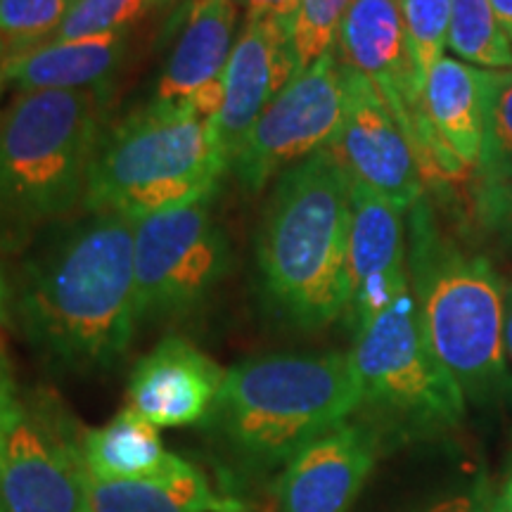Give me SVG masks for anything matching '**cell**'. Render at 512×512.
Wrapping results in <instances>:
<instances>
[{
	"instance_id": "27",
	"label": "cell",
	"mask_w": 512,
	"mask_h": 512,
	"mask_svg": "<svg viewBox=\"0 0 512 512\" xmlns=\"http://www.w3.org/2000/svg\"><path fill=\"white\" fill-rule=\"evenodd\" d=\"M479 226L512 252V178L505 181H479L475 195Z\"/></svg>"
},
{
	"instance_id": "17",
	"label": "cell",
	"mask_w": 512,
	"mask_h": 512,
	"mask_svg": "<svg viewBox=\"0 0 512 512\" xmlns=\"http://www.w3.org/2000/svg\"><path fill=\"white\" fill-rule=\"evenodd\" d=\"M128 34L79 41H50L0 64V81L17 93L98 91L107 93L124 67Z\"/></svg>"
},
{
	"instance_id": "13",
	"label": "cell",
	"mask_w": 512,
	"mask_h": 512,
	"mask_svg": "<svg viewBox=\"0 0 512 512\" xmlns=\"http://www.w3.org/2000/svg\"><path fill=\"white\" fill-rule=\"evenodd\" d=\"M292 27L271 17L245 19L223 74L221 110L214 119L228 164L271 100L297 74Z\"/></svg>"
},
{
	"instance_id": "15",
	"label": "cell",
	"mask_w": 512,
	"mask_h": 512,
	"mask_svg": "<svg viewBox=\"0 0 512 512\" xmlns=\"http://www.w3.org/2000/svg\"><path fill=\"white\" fill-rule=\"evenodd\" d=\"M226 370L183 337H164L128 375V408L155 427L207 420Z\"/></svg>"
},
{
	"instance_id": "3",
	"label": "cell",
	"mask_w": 512,
	"mask_h": 512,
	"mask_svg": "<svg viewBox=\"0 0 512 512\" xmlns=\"http://www.w3.org/2000/svg\"><path fill=\"white\" fill-rule=\"evenodd\" d=\"M361 408L351 354H268L235 363L204 420L245 477H268Z\"/></svg>"
},
{
	"instance_id": "24",
	"label": "cell",
	"mask_w": 512,
	"mask_h": 512,
	"mask_svg": "<svg viewBox=\"0 0 512 512\" xmlns=\"http://www.w3.org/2000/svg\"><path fill=\"white\" fill-rule=\"evenodd\" d=\"M477 171L479 181L512 178V69L491 72Z\"/></svg>"
},
{
	"instance_id": "25",
	"label": "cell",
	"mask_w": 512,
	"mask_h": 512,
	"mask_svg": "<svg viewBox=\"0 0 512 512\" xmlns=\"http://www.w3.org/2000/svg\"><path fill=\"white\" fill-rule=\"evenodd\" d=\"M174 0H79L53 41H79L95 36L128 34L152 12Z\"/></svg>"
},
{
	"instance_id": "33",
	"label": "cell",
	"mask_w": 512,
	"mask_h": 512,
	"mask_svg": "<svg viewBox=\"0 0 512 512\" xmlns=\"http://www.w3.org/2000/svg\"><path fill=\"white\" fill-rule=\"evenodd\" d=\"M10 318V283L5 278L3 266H0V325L8 323Z\"/></svg>"
},
{
	"instance_id": "1",
	"label": "cell",
	"mask_w": 512,
	"mask_h": 512,
	"mask_svg": "<svg viewBox=\"0 0 512 512\" xmlns=\"http://www.w3.org/2000/svg\"><path fill=\"white\" fill-rule=\"evenodd\" d=\"M136 219L79 211L38 238L10 283V316L50 368L110 373L138 328Z\"/></svg>"
},
{
	"instance_id": "5",
	"label": "cell",
	"mask_w": 512,
	"mask_h": 512,
	"mask_svg": "<svg viewBox=\"0 0 512 512\" xmlns=\"http://www.w3.org/2000/svg\"><path fill=\"white\" fill-rule=\"evenodd\" d=\"M406 266L427 344L467 399L491 403L512 396L503 278L486 256L448 238L422 197L408 209Z\"/></svg>"
},
{
	"instance_id": "20",
	"label": "cell",
	"mask_w": 512,
	"mask_h": 512,
	"mask_svg": "<svg viewBox=\"0 0 512 512\" xmlns=\"http://www.w3.org/2000/svg\"><path fill=\"white\" fill-rule=\"evenodd\" d=\"M93 512H247L238 498L219 496L204 472L155 482H105L91 475Z\"/></svg>"
},
{
	"instance_id": "36",
	"label": "cell",
	"mask_w": 512,
	"mask_h": 512,
	"mask_svg": "<svg viewBox=\"0 0 512 512\" xmlns=\"http://www.w3.org/2000/svg\"><path fill=\"white\" fill-rule=\"evenodd\" d=\"M0 88H3V81H0Z\"/></svg>"
},
{
	"instance_id": "23",
	"label": "cell",
	"mask_w": 512,
	"mask_h": 512,
	"mask_svg": "<svg viewBox=\"0 0 512 512\" xmlns=\"http://www.w3.org/2000/svg\"><path fill=\"white\" fill-rule=\"evenodd\" d=\"M399 8L415 81L420 91H425L434 64L444 60L451 27V0H399Z\"/></svg>"
},
{
	"instance_id": "16",
	"label": "cell",
	"mask_w": 512,
	"mask_h": 512,
	"mask_svg": "<svg viewBox=\"0 0 512 512\" xmlns=\"http://www.w3.org/2000/svg\"><path fill=\"white\" fill-rule=\"evenodd\" d=\"M401 214L375 190L351 181L347 316L354 330L377 316L408 285Z\"/></svg>"
},
{
	"instance_id": "32",
	"label": "cell",
	"mask_w": 512,
	"mask_h": 512,
	"mask_svg": "<svg viewBox=\"0 0 512 512\" xmlns=\"http://www.w3.org/2000/svg\"><path fill=\"white\" fill-rule=\"evenodd\" d=\"M491 8H494L498 22L505 29V34L512 41V0H489Z\"/></svg>"
},
{
	"instance_id": "12",
	"label": "cell",
	"mask_w": 512,
	"mask_h": 512,
	"mask_svg": "<svg viewBox=\"0 0 512 512\" xmlns=\"http://www.w3.org/2000/svg\"><path fill=\"white\" fill-rule=\"evenodd\" d=\"M240 5L235 0H192L176 43L166 55L152 100L188 107L214 121L221 110L223 74L238 41Z\"/></svg>"
},
{
	"instance_id": "22",
	"label": "cell",
	"mask_w": 512,
	"mask_h": 512,
	"mask_svg": "<svg viewBox=\"0 0 512 512\" xmlns=\"http://www.w3.org/2000/svg\"><path fill=\"white\" fill-rule=\"evenodd\" d=\"M79 0H0L3 62L50 43Z\"/></svg>"
},
{
	"instance_id": "10",
	"label": "cell",
	"mask_w": 512,
	"mask_h": 512,
	"mask_svg": "<svg viewBox=\"0 0 512 512\" xmlns=\"http://www.w3.org/2000/svg\"><path fill=\"white\" fill-rule=\"evenodd\" d=\"M81 439L53 401H19L0 458V512H93Z\"/></svg>"
},
{
	"instance_id": "7",
	"label": "cell",
	"mask_w": 512,
	"mask_h": 512,
	"mask_svg": "<svg viewBox=\"0 0 512 512\" xmlns=\"http://www.w3.org/2000/svg\"><path fill=\"white\" fill-rule=\"evenodd\" d=\"M351 361L366 425L396 439H425L456 430L465 394L422 332L411 283L354 330Z\"/></svg>"
},
{
	"instance_id": "19",
	"label": "cell",
	"mask_w": 512,
	"mask_h": 512,
	"mask_svg": "<svg viewBox=\"0 0 512 512\" xmlns=\"http://www.w3.org/2000/svg\"><path fill=\"white\" fill-rule=\"evenodd\" d=\"M81 446L91 475L105 482H155L195 467L166 451L157 427L131 408L119 411L107 425L83 432Z\"/></svg>"
},
{
	"instance_id": "14",
	"label": "cell",
	"mask_w": 512,
	"mask_h": 512,
	"mask_svg": "<svg viewBox=\"0 0 512 512\" xmlns=\"http://www.w3.org/2000/svg\"><path fill=\"white\" fill-rule=\"evenodd\" d=\"M380 437L347 420L294 456L278 479L280 512H349L373 472Z\"/></svg>"
},
{
	"instance_id": "18",
	"label": "cell",
	"mask_w": 512,
	"mask_h": 512,
	"mask_svg": "<svg viewBox=\"0 0 512 512\" xmlns=\"http://www.w3.org/2000/svg\"><path fill=\"white\" fill-rule=\"evenodd\" d=\"M489 81V69L444 57L434 64L422 91V107L434 136L465 169H477L482 155Z\"/></svg>"
},
{
	"instance_id": "34",
	"label": "cell",
	"mask_w": 512,
	"mask_h": 512,
	"mask_svg": "<svg viewBox=\"0 0 512 512\" xmlns=\"http://www.w3.org/2000/svg\"><path fill=\"white\" fill-rule=\"evenodd\" d=\"M494 512H512V475L494 503Z\"/></svg>"
},
{
	"instance_id": "29",
	"label": "cell",
	"mask_w": 512,
	"mask_h": 512,
	"mask_svg": "<svg viewBox=\"0 0 512 512\" xmlns=\"http://www.w3.org/2000/svg\"><path fill=\"white\" fill-rule=\"evenodd\" d=\"M235 3L247 10V17H271L294 24L302 0H235Z\"/></svg>"
},
{
	"instance_id": "6",
	"label": "cell",
	"mask_w": 512,
	"mask_h": 512,
	"mask_svg": "<svg viewBox=\"0 0 512 512\" xmlns=\"http://www.w3.org/2000/svg\"><path fill=\"white\" fill-rule=\"evenodd\" d=\"M226 169L214 121L150 100L102 131L83 211L143 219L219 190Z\"/></svg>"
},
{
	"instance_id": "2",
	"label": "cell",
	"mask_w": 512,
	"mask_h": 512,
	"mask_svg": "<svg viewBox=\"0 0 512 512\" xmlns=\"http://www.w3.org/2000/svg\"><path fill=\"white\" fill-rule=\"evenodd\" d=\"M351 178L330 147L273 181L256 233L268 309L302 330L335 323L349 306Z\"/></svg>"
},
{
	"instance_id": "21",
	"label": "cell",
	"mask_w": 512,
	"mask_h": 512,
	"mask_svg": "<svg viewBox=\"0 0 512 512\" xmlns=\"http://www.w3.org/2000/svg\"><path fill=\"white\" fill-rule=\"evenodd\" d=\"M448 48L472 67L489 72L512 69V41L489 0H451Z\"/></svg>"
},
{
	"instance_id": "30",
	"label": "cell",
	"mask_w": 512,
	"mask_h": 512,
	"mask_svg": "<svg viewBox=\"0 0 512 512\" xmlns=\"http://www.w3.org/2000/svg\"><path fill=\"white\" fill-rule=\"evenodd\" d=\"M427 512H494V508H489L486 496L482 494V491H477V494L446 498V501L437 503Z\"/></svg>"
},
{
	"instance_id": "4",
	"label": "cell",
	"mask_w": 512,
	"mask_h": 512,
	"mask_svg": "<svg viewBox=\"0 0 512 512\" xmlns=\"http://www.w3.org/2000/svg\"><path fill=\"white\" fill-rule=\"evenodd\" d=\"M105 105L98 91H34L0 114V254L83 211Z\"/></svg>"
},
{
	"instance_id": "11",
	"label": "cell",
	"mask_w": 512,
	"mask_h": 512,
	"mask_svg": "<svg viewBox=\"0 0 512 512\" xmlns=\"http://www.w3.org/2000/svg\"><path fill=\"white\" fill-rule=\"evenodd\" d=\"M342 81L344 114L330 152L351 181L408 211L422 197L420 164L411 140L368 76L342 64Z\"/></svg>"
},
{
	"instance_id": "28",
	"label": "cell",
	"mask_w": 512,
	"mask_h": 512,
	"mask_svg": "<svg viewBox=\"0 0 512 512\" xmlns=\"http://www.w3.org/2000/svg\"><path fill=\"white\" fill-rule=\"evenodd\" d=\"M19 401L22 396L17 394L15 380H12V368L5 354L3 344H0V458H3L5 446H8L10 432L15 427L17 413H19Z\"/></svg>"
},
{
	"instance_id": "9",
	"label": "cell",
	"mask_w": 512,
	"mask_h": 512,
	"mask_svg": "<svg viewBox=\"0 0 512 512\" xmlns=\"http://www.w3.org/2000/svg\"><path fill=\"white\" fill-rule=\"evenodd\" d=\"M344 114L342 64L335 46L297 72L271 100L259 121L230 157L242 188L264 190L290 166L330 147Z\"/></svg>"
},
{
	"instance_id": "35",
	"label": "cell",
	"mask_w": 512,
	"mask_h": 512,
	"mask_svg": "<svg viewBox=\"0 0 512 512\" xmlns=\"http://www.w3.org/2000/svg\"><path fill=\"white\" fill-rule=\"evenodd\" d=\"M0 64H3V46H0Z\"/></svg>"
},
{
	"instance_id": "31",
	"label": "cell",
	"mask_w": 512,
	"mask_h": 512,
	"mask_svg": "<svg viewBox=\"0 0 512 512\" xmlns=\"http://www.w3.org/2000/svg\"><path fill=\"white\" fill-rule=\"evenodd\" d=\"M503 344L505 358L512 366V283H505V318H503Z\"/></svg>"
},
{
	"instance_id": "8",
	"label": "cell",
	"mask_w": 512,
	"mask_h": 512,
	"mask_svg": "<svg viewBox=\"0 0 512 512\" xmlns=\"http://www.w3.org/2000/svg\"><path fill=\"white\" fill-rule=\"evenodd\" d=\"M216 192L136 219L133 268L138 323L188 318L226 280L233 252L216 214Z\"/></svg>"
},
{
	"instance_id": "26",
	"label": "cell",
	"mask_w": 512,
	"mask_h": 512,
	"mask_svg": "<svg viewBox=\"0 0 512 512\" xmlns=\"http://www.w3.org/2000/svg\"><path fill=\"white\" fill-rule=\"evenodd\" d=\"M354 0H302L292 27L297 72L309 67L335 46L337 29Z\"/></svg>"
}]
</instances>
